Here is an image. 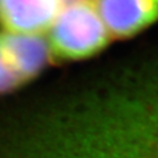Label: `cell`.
Returning <instances> with one entry per match:
<instances>
[{
  "mask_svg": "<svg viewBox=\"0 0 158 158\" xmlns=\"http://www.w3.org/2000/svg\"><path fill=\"white\" fill-rule=\"evenodd\" d=\"M62 138L61 158H158V63L70 108Z\"/></svg>",
  "mask_w": 158,
  "mask_h": 158,
  "instance_id": "obj_1",
  "label": "cell"
},
{
  "mask_svg": "<svg viewBox=\"0 0 158 158\" xmlns=\"http://www.w3.org/2000/svg\"><path fill=\"white\" fill-rule=\"evenodd\" d=\"M48 31L47 45L53 61L89 59L103 51L111 40L93 0L63 4Z\"/></svg>",
  "mask_w": 158,
  "mask_h": 158,
  "instance_id": "obj_2",
  "label": "cell"
},
{
  "mask_svg": "<svg viewBox=\"0 0 158 158\" xmlns=\"http://www.w3.org/2000/svg\"><path fill=\"white\" fill-rule=\"evenodd\" d=\"M111 39H130L158 21V0H93Z\"/></svg>",
  "mask_w": 158,
  "mask_h": 158,
  "instance_id": "obj_3",
  "label": "cell"
},
{
  "mask_svg": "<svg viewBox=\"0 0 158 158\" xmlns=\"http://www.w3.org/2000/svg\"><path fill=\"white\" fill-rule=\"evenodd\" d=\"M63 0H0L2 32L40 35L48 31Z\"/></svg>",
  "mask_w": 158,
  "mask_h": 158,
  "instance_id": "obj_4",
  "label": "cell"
},
{
  "mask_svg": "<svg viewBox=\"0 0 158 158\" xmlns=\"http://www.w3.org/2000/svg\"><path fill=\"white\" fill-rule=\"evenodd\" d=\"M0 48L21 85L35 79L52 60L41 35L0 32Z\"/></svg>",
  "mask_w": 158,
  "mask_h": 158,
  "instance_id": "obj_5",
  "label": "cell"
},
{
  "mask_svg": "<svg viewBox=\"0 0 158 158\" xmlns=\"http://www.w3.org/2000/svg\"><path fill=\"white\" fill-rule=\"evenodd\" d=\"M19 88H21V85L18 82L14 74L12 73L0 48V94H7Z\"/></svg>",
  "mask_w": 158,
  "mask_h": 158,
  "instance_id": "obj_6",
  "label": "cell"
},
{
  "mask_svg": "<svg viewBox=\"0 0 158 158\" xmlns=\"http://www.w3.org/2000/svg\"><path fill=\"white\" fill-rule=\"evenodd\" d=\"M63 1H64V0H63ZM67 1H70V0H67Z\"/></svg>",
  "mask_w": 158,
  "mask_h": 158,
  "instance_id": "obj_7",
  "label": "cell"
}]
</instances>
